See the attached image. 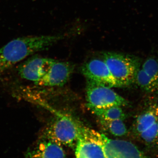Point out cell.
<instances>
[{
  "label": "cell",
  "mask_w": 158,
  "mask_h": 158,
  "mask_svg": "<svg viewBox=\"0 0 158 158\" xmlns=\"http://www.w3.org/2000/svg\"><path fill=\"white\" fill-rule=\"evenodd\" d=\"M67 34L27 36L10 41L0 48V75L27 57L64 39Z\"/></svg>",
  "instance_id": "cell-1"
},
{
  "label": "cell",
  "mask_w": 158,
  "mask_h": 158,
  "mask_svg": "<svg viewBox=\"0 0 158 158\" xmlns=\"http://www.w3.org/2000/svg\"><path fill=\"white\" fill-rule=\"evenodd\" d=\"M133 137L147 149L158 150V99L144 102L131 128Z\"/></svg>",
  "instance_id": "cell-2"
},
{
  "label": "cell",
  "mask_w": 158,
  "mask_h": 158,
  "mask_svg": "<svg viewBox=\"0 0 158 158\" xmlns=\"http://www.w3.org/2000/svg\"><path fill=\"white\" fill-rule=\"evenodd\" d=\"M83 127L71 116L60 113L48 125L40 137L62 146L75 147Z\"/></svg>",
  "instance_id": "cell-3"
},
{
  "label": "cell",
  "mask_w": 158,
  "mask_h": 158,
  "mask_svg": "<svg viewBox=\"0 0 158 158\" xmlns=\"http://www.w3.org/2000/svg\"><path fill=\"white\" fill-rule=\"evenodd\" d=\"M102 57L113 77L122 87L135 83L136 75L141 65V60L138 57L130 54L110 52L104 53Z\"/></svg>",
  "instance_id": "cell-4"
},
{
  "label": "cell",
  "mask_w": 158,
  "mask_h": 158,
  "mask_svg": "<svg viewBox=\"0 0 158 158\" xmlns=\"http://www.w3.org/2000/svg\"><path fill=\"white\" fill-rule=\"evenodd\" d=\"M83 132L100 146L106 158H149L129 141L110 139L103 134L85 127H83Z\"/></svg>",
  "instance_id": "cell-5"
},
{
  "label": "cell",
  "mask_w": 158,
  "mask_h": 158,
  "mask_svg": "<svg viewBox=\"0 0 158 158\" xmlns=\"http://www.w3.org/2000/svg\"><path fill=\"white\" fill-rule=\"evenodd\" d=\"M86 99L88 107L102 109L114 106H127L129 102L111 88L87 80Z\"/></svg>",
  "instance_id": "cell-6"
},
{
  "label": "cell",
  "mask_w": 158,
  "mask_h": 158,
  "mask_svg": "<svg viewBox=\"0 0 158 158\" xmlns=\"http://www.w3.org/2000/svg\"><path fill=\"white\" fill-rule=\"evenodd\" d=\"M81 72L87 80L110 88H122L103 59H91L82 66Z\"/></svg>",
  "instance_id": "cell-7"
},
{
  "label": "cell",
  "mask_w": 158,
  "mask_h": 158,
  "mask_svg": "<svg viewBox=\"0 0 158 158\" xmlns=\"http://www.w3.org/2000/svg\"><path fill=\"white\" fill-rule=\"evenodd\" d=\"M55 61L44 57H31L19 66L18 73L21 77L36 85L48 72Z\"/></svg>",
  "instance_id": "cell-8"
},
{
  "label": "cell",
  "mask_w": 158,
  "mask_h": 158,
  "mask_svg": "<svg viewBox=\"0 0 158 158\" xmlns=\"http://www.w3.org/2000/svg\"><path fill=\"white\" fill-rule=\"evenodd\" d=\"M73 67L67 62L55 61L48 72L36 85L46 87H60L68 81Z\"/></svg>",
  "instance_id": "cell-9"
},
{
  "label": "cell",
  "mask_w": 158,
  "mask_h": 158,
  "mask_svg": "<svg viewBox=\"0 0 158 158\" xmlns=\"http://www.w3.org/2000/svg\"><path fill=\"white\" fill-rule=\"evenodd\" d=\"M25 158H67L62 145L41 137L36 144L27 151Z\"/></svg>",
  "instance_id": "cell-10"
},
{
  "label": "cell",
  "mask_w": 158,
  "mask_h": 158,
  "mask_svg": "<svg viewBox=\"0 0 158 158\" xmlns=\"http://www.w3.org/2000/svg\"><path fill=\"white\" fill-rule=\"evenodd\" d=\"M75 148L76 158H106L100 146L87 137L82 130Z\"/></svg>",
  "instance_id": "cell-11"
},
{
  "label": "cell",
  "mask_w": 158,
  "mask_h": 158,
  "mask_svg": "<svg viewBox=\"0 0 158 158\" xmlns=\"http://www.w3.org/2000/svg\"><path fill=\"white\" fill-rule=\"evenodd\" d=\"M91 112L98 117L99 119L104 120H124L127 117V115L123 110L121 107L114 106L102 109L93 107H88Z\"/></svg>",
  "instance_id": "cell-12"
},
{
  "label": "cell",
  "mask_w": 158,
  "mask_h": 158,
  "mask_svg": "<svg viewBox=\"0 0 158 158\" xmlns=\"http://www.w3.org/2000/svg\"><path fill=\"white\" fill-rule=\"evenodd\" d=\"M141 68L146 73L158 94V52L152 54L141 65Z\"/></svg>",
  "instance_id": "cell-13"
},
{
  "label": "cell",
  "mask_w": 158,
  "mask_h": 158,
  "mask_svg": "<svg viewBox=\"0 0 158 158\" xmlns=\"http://www.w3.org/2000/svg\"><path fill=\"white\" fill-rule=\"evenodd\" d=\"M123 120H107L99 119V122L102 129L116 137H122L127 135L128 130Z\"/></svg>",
  "instance_id": "cell-14"
}]
</instances>
